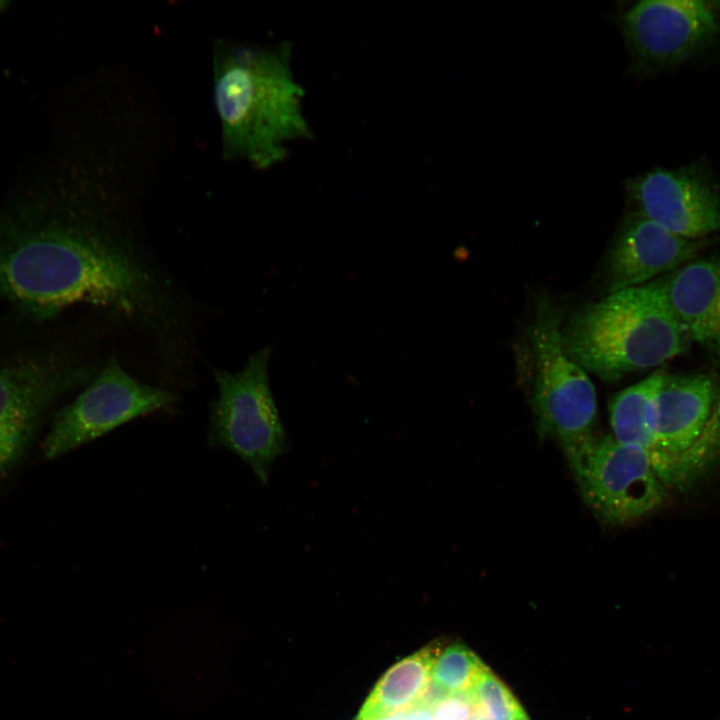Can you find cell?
I'll list each match as a JSON object with an SVG mask.
<instances>
[{"label": "cell", "mask_w": 720, "mask_h": 720, "mask_svg": "<svg viewBox=\"0 0 720 720\" xmlns=\"http://www.w3.org/2000/svg\"><path fill=\"white\" fill-rule=\"evenodd\" d=\"M565 453L585 503L605 522L630 523L662 503L665 484L644 450L608 435Z\"/></svg>", "instance_id": "ba28073f"}, {"label": "cell", "mask_w": 720, "mask_h": 720, "mask_svg": "<svg viewBox=\"0 0 720 720\" xmlns=\"http://www.w3.org/2000/svg\"><path fill=\"white\" fill-rule=\"evenodd\" d=\"M665 371H654L649 377L615 395L609 405L613 438L624 445L644 450L650 460L652 438L647 425V405Z\"/></svg>", "instance_id": "9a60e30c"}, {"label": "cell", "mask_w": 720, "mask_h": 720, "mask_svg": "<svg viewBox=\"0 0 720 720\" xmlns=\"http://www.w3.org/2000/svg\"><path fill=\"white\" fill-rule=\"evenodd\" d=\"M651 462L664 484L689 481L720 448V399L711 377L664 373L647 405Z\"/></svg>", "instance_id": "277c9868"}, {"label": "cell", "mask_w": 720, "mask_h": 720, "mask_svg": "<svg viewBox=\"0 0 720 720\" xmlns=\"http://www.w3.org/2000/svg\"><path fill=\"white\" fill-rule=\"evenodd\" d=\"M173 401L169 392L138 381L110 358L86 388L56 414L42 443L43 457L56 459Z\"/></svg>", "instance_id": "9c48e42d"}, {"label": "cell", "mask_w": 720, "mask_h": 720, "mask_svg": "<svg viewBox=\"0 0 720 720\" xmlns=\"http://www.w3.org/2000/svg\"><path fill=\"white\" fill-rule=\"evenodd\" d=\"M439 650L431 644L390 667L369 693L355 720H382L430 708L432 666Z\"/></svg>", "instance_id": "5bb4252c"}, {"label": "cell", "mask_w": 720, "mask_h": 720, "mask_svg": "<svg viewBox=\"0 0 720 720\" xmlns=\"http://www.w3.org/2000/svg\"><path fill=\"white\" fill-rule=\"evenodd\" d=\"M561 331L568 356L605 381L660 366L688 339L660 278L584 306Z\"/></svg>", "instance_id": "3957f363"}, {"label": "cell", "mask_w": 720, "mask_h": 720, "mask_svg": "<svg viewBox=\"0 0 720 720\" xmlns=\"http://www.w3.org/2000/svg\"><path fill=\"white\" fill-rule=\"evenodd\" d=\"M467 704L479 720H529L508 687L490 670L482 677Z\"/></svg>", "instance_id": "e0dca14e"}, {"label": "cell", "mask_w": 720, "mask_h": 720, "mask_svg": "<svg viewBox=\"0 0 720 720\" xmlns=\"http://www.w3.org/2000/svg\"><path fill=\"white\" fill-rule=\"evenodd\" d=\"M619 25L639 70L677 64L720 33V2L643 0L623 10Z\"/></svg>", "instance_id": "30bf717a"}, {"label": "cell", "mask_w": 720, "mask_h": 720, "mask_svg": "<svg viewBox=\"0 0 720 720\" xmlns=\"http://www.w3.org/2000/svg\"><path fill=\"white\" fill-rule=\"evenodd\" d=\"M627 189L637 212L672 233L700 240L720 230V191L697 168L653 169Z\"/></svg>", "instance_id": "8fae6325"}, {"label": "cell", "mask_w": 720, "mask_h": 720, "mask_svg": "<svg viewBox=\"0 0 720 720\" xmlns=\"http://www.w3.org/2000/svg\"><path fill=\"white\" fill-rule=\"evenodd\" d=\"M91 380L90 366L57 349L0 359V477L20 460L55 401Z\"/></svg>", "instance_id": "52a82bcc"}, {"label": "cell", "mask_w": 720, "mask_h": 720, "mask_svg": "<svg viewBox=\"0 0 720 720\" xmlns=\"http://www.w3.org/2000/svg\"><path fill=\"white\" fill-rule=\"evenodd\" d=\"M561 329L559 309L540 296L528 329L535 363L533 409L539 433L568 451L593 437L597 397L587 372L566 353Z\"/></svg>", "instance_id": "8992f818"}, {"label": "cell", "mask_w": 720, "mask_h": 720, "mask_svg": "<svg viewBox=\"0 0 720 720\" xmlns=\"http://www.w3.org/2000/svg\"><path fill=\"white\" fill-rule=\"evenodd\" d=\"M87 187L0 216V296L40 319L75 304L151 319L161 305L157 279Z\"/></svg>", "instance_id": "6da1fadb"}, {"label": "cell", "mask_w": 720, "mask_h": 720, "mask_svg": "<svg viewBox=\"0 0 720 720\" xmlns=\"http://www.w3.org/2000/svg\"><path fill=\"white\" fill-rule=\"evenodd\" d=\"M699 240L670 232L635 211L625 217L607 261L609 292L633 288L692 261Z\"/></svg>", "instance_id": "7c38bea8"}, {"label": "cell", "mask_w": 720, "mask_h": 720, "mask_svg": "<svg viewBox=\"0 0 720 720\" xmlns=\"http://www.w3.org/2000/svg\"><path fill=\"white\" fill-rule=\"evenodd\" d=\"M271 347L252 354L237 372L213 369L218 395L210 406L209 441L240 457L266 484L274 462L289 448L270 388Z\"/></svg>", "instance_id": "5b68a950"}, {"label": "cell", "mask_w": 720, "mask_h": 720, "mask_svg": "<svg viewBox=\"0 0 720 720\" xmlns=\"http://www.w3.org/2000/svg\"><path fill=\"white\" fill-rule=\"evenodd\" d=\"M212 60L213 100L225 160L270 168L286 157L289 143L311 137L289 44L217 40Z\"/></svg>", "instance_id": "7a4b0ae2"}, {"label": "cell", "mask_w": 720, "mask_h": 720, "mask_svg": "<svg viewBox=\"0 0 720 720\" xmlns=\"http://www.w3.org/2000/svg\"><path fill=\"white\" fill-rule=\"evenodd\" d=\"M660 281L687 338L720 361V256L692 260Z\"/></svg>", "instance_id": "4fadbf2b"}, {"label": "cell", "mask_w": 720, "mask_h": 720, "mask_svg": "<svg viewBox=\"0 0 720 720\" xmlns=\"http://www.w3.org/2000/svg\"><path fill=\"white\" fill-rule=\"evenodd\" d=\"M4 5H6V2L0 1V9H1Z\"/></svg>", "instance_id": "ac0fdd59"}, {"label": "cell", "mask_w": 720, "mask_h": 720, "mask_svg": "<svg viewBox=\"0 0 720 720\" xmlns=\"http://www.w3.org/2000/svg\"><path fill=\"white\" fill-rule=\"evenodd\" d=\"M489 670L473 651L461 643H453L439 650L432 666L430 708L447 699L468 702Z\"/></svg>", "instance_id": "2e32d148"}]
</instances>
